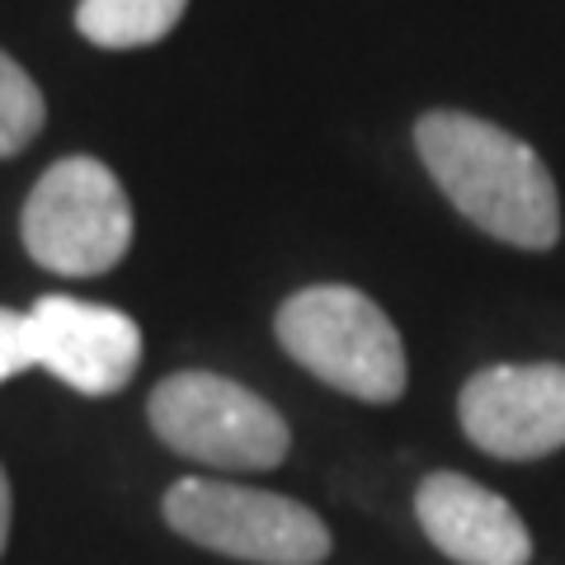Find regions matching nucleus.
Listing matches in <instances>:
<instances>
[{"instance_id": "nucleus-1", "label": "nucleus", "mask_w": 565, "mask_h": 565, "mask_svg": "<svg viewBox=\"0 0 565 565\" xmlns=\"http://www.w3.org/2000/svg\"><path fill=\"white\" fill-rule=\"evenodd\" d=\"M415 151L438 193L514 250H552L561 241V193L523 137L462 109H434L415 122Z\"/></svg>"}, {"instance_id": "nucleus-2", "label": "nucleus", "mask_w": 565, "mask_h": 565, "mask_svg": "<svg viewBox=\"0 0 565 565\" xmlns=\"http://www.w3.org/2000/svg\"><path fill=\"white\" fill-rule=\"evenodd\" d=\"M274 334L288 359L353 401L392 405L411 382L392 316L349 282H311L292 292L274 316Z\"/></svg>"}, {"instance_id": "nucleus-3", "label": "nucleus", "mask_w": 565, "mask_h": 565, "mask_svg": "<svg viewBox=\"0 0 565 565\" xmlns=\"http://www.w3.org/2000/svg\"><path fill=\"white\" fill-rule=\"evenodd\" d=\"M161 514L184 542L245 565H326L334 546L326 519L302 500L212 476L174 481Z\"/></svg>"}, {"instance_id": "nucleus-4", "label": "nucleus", "mask_w": 565, "mask_h": 565, "mask_svg": "<svg viewBox=\"0 0 565 565\" xmlns=\"http://www.w3.org/2000/svg\"><path fill=\"white\" fill-rule=\"evenodd\" d=\"M151 434L170 452L212 471H274L288 462L292 429L269 401L222 373H170L147 401Z\"/></svg>"}, {"instance_id": "nucleus-5", "label": "nucleus", "mask_w": 565, "mask_h": 565, "mask_svg": "<svg viewBox=\"0 0 565 565\" xmlns=\"http://www.w3.org/2000/svg\"><path fill=\"white\" fill-rule=\"evenodd\" d=\"M20 241L33 264L62 278L109 274L132 245V203L118 174L95 156L47 166L20 212Z\"/></svg>"}, {"instance_id": "nucleus-6", "label": "nucleus", "mask_w": 565, "mask_h": 565, "mask_svg": "<svg viewBox=\"0 0 565 565\" xmlns=\"http://www.w3.org/2000/svg\"><path fill=\"white\" fill-rule=\"evenodd\" d=\"M457 419L471 448L537 462L565 448V363H490L467 377Z\"/></svg>"}, {"instance_id": "nucleus-7", "label": "nucleus", "mask_w": 565, "mask_h": 565, "mask_svg": "<svg viewBox=\"0 0 565 565\" xmlns=\"http://www.w3.org/2000/svg\"><path fill=\"white\" fill-rule=\"evenodd\" d=\"M33 363L81 396H114L141 363V330L128 311L81 302V297H39L29 307Z\"/></svg>"}, {"instance_id": "nucleus-8", "label": "nucleus", "mask_w": 565, "mask_h": 565, "mask_svg": "<svg viewBox=\"0 0 565 565\" xmlns=\"http://www.w3.org/2000/svg\"><path fill=\"white\" fill-rule=\"evenodd\" d=\"M415 519L457 565H527L533 533L514 504L462 471H429L415 490Z\"/></svg>"}, {"instance_id": "nucleus-9", "label": "nucleus", "mask_w": 565, "mask_h": 565, "mask_svg": "<svg viewBox=\"0 0 565 565\" xmlns=\"http://www.w3.org/2000/svg\"><path fill=\"white\" fill-rule=\"evenodd\" d=\"M189 0H81L76 6V29L85 43L128 52V47H151L184 20Z\"/></svg>"}, {"instance_id": "nucleus-10", "label": "nucleus", "mask_w": 565, "mask_h": 565, "mask_svg": "<svg viewBox=\"0 0 565 565\" xmlns=\"http://www.w3.org/2000/svg\"><path fill=\"white\" fill-rule=\"evenodd\" d=\"M47 122V99L39 81L0 47V161L20 156Z\"/></svg>"}, {"instance_id": "nucleus-11", "label": "nucleus", "mask_w": 565, "mask_h": 565, "mask_svg": "<svg viewBox=\"0 0 565 565\" xmlns=\"http://www.w3.org/2000/svg\"><path fill=\"white\" fill-rule=\"evenodd\" d=\"M33 363V326H29V311H10L0 307V382L29 373Z\"/></svg>"}, {"instance_id": "nucleus-12", "label": "nucleus", "mask_w": 565, "mask_h": 565, "mask_svg": "<svg viewBox=\"0 0 565 565\" xmlns=\"http://www.w3.org/2000/svg\"><path fill=\"white\" fill-rule=\"evenodd\" d=\"M10 519H14V494H10L6 467H0V556H6V542H10Z\"/></svg>"}]
</instances>
